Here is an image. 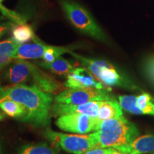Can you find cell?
Returning <instances> with one entry per match:
<instances>
[{"label": "cell", "mask_w": 154, "mask_h": 154, "mask_svg": "<svg viewBox=\"0 0 154 154\" xmlns=\"http://www.w3.org/2000/svg\"><path fill=\"white\" fill-rule=\"evenodd\" d=\"M0 97L9 98L24 106L29 112L25 122L38 127L49 125L52 94L46 93L35 86L17 84L7 86L0 92Z\"/></svg>", "instance_id": "1"}, {"label": "cell", "mask_w": 154, "mask_h": 154, "mask_svg": "<svg viewBox=\"0 0 154 154\" xmlns=\"http://www.w3.org/2000/svg\"><path fill=\"white\" fill-rule=\"evenodd\" d=\"M99 148L117 147L132 143L139 136V131L126 118L102 121L96 131Z\"/></svg>", "instance_id": "2"}, {"label": "cell", "mask_w": 154, "mask_h": 154, "mask_svg": "<svg viewBox=\"0 0 154 154\" xmlns=\"http://www.w3.org/2000/svg\"><path fill=\"white\" fill-rule=\"evenodd\" d=\"M59 1L66 18L76 29L101 42H108L104 32L84 7L73 0Z\"/></svg>", "instance_id": "3"}, {"label": "cell", "mask_w": 154, "mask_h": 154, "mask_svg": "<svg viewBox=\"0 0 154 154\" xmlns=\"http://www.w3.org/2000/svg\"><path fill=\"white\" fill-rule=\"evenodd\" d=\"M69 54L79 61L82 65L91 72L98 80L107 87L122 86L128 88H136L129 81L126 80L121 75L115 66L109 61L83 57L73 51Z\"/></svg>", "instance_id": "4"}, {"label": "cell", "mask_w": 154, "mask_h": 154, "mask_svg": "<svg viewBox=\"0 0 154 154\" xmlns=\"http://www.w3.org/2000/svg\"><path fill=\"white\" fill-rule=\"evenodd\" d=\"M45 136L54 148H61L71 153L84 154L89 150L99 148L95 132L90 134H66L47 128Z\"/></svg>", "instance_id": "5"}, {"label": "cell", "mask_w": 154, "mask_h": 154, "mask_svg": "<svg viewBox=\"0 0 154 154\" xmlns=\"http://www.w3.org/2000/svg\"><path fill=\"white\" fill-rule=\"evenodd\" d=\"M109 100H115L111 91L94 88H69L58 94L54 98L55 102L57 103L76 105Z\"/></svg>", "instance_id": "6"}, {"label": "cell", "mask_w": 154, "mask_h": 154, "mask_svg": "<svg viewBox=\"0 0 154 154\" xmlns=\"http://www.w3.org/2000/svg\"><path fill=\"white\" fill-rule=\"evenodd\" d=\"M101 121L98 117H92L82 113H69L59 116L56 125L64 131L77 134H87L96 131Z\"/></svg>", "instance_id": "7"}, {"label": "cell", "mask_w": 154, "mask_h": 154, "mask_svg": "<svg viewBox=\"0 0 154 154\" xmlns=\"http://www.w3.org/2000/svg\"><path fill=\"white\" fill-rule=\"evenodd\" d=\"M63 84L65 87L69 88H94L111 91V88L102 84L84 66L73 69L72 72L66 76V80Z\"/></svg>", "instance_id": "8"}, {"label": "cell", "mask_w": 154, "mask_h": 154, "mask_svg": "<svg viewBox=\"0 0 154 154\" xmlns=\"http://www.w3.org/2000/svg\"><path fill=\"white\" fill-rule=\"evenodd\" d=\"M101 101H91L84 104H66L56 103L51 106V113L55 117L69 113H82L92 117H98Z\"/></svg>", "instance_id": "9"}, {"label": "cell", "mask_w": 154, "mask_h": 154, "mask_svg": "<svg viewBox=\"0 0 154 154\" xmlns=\"http://www.w3.org/2000/svg\"><path fill=\"white\" fill-rule=\"evenodd\" d=\"M33 64L24 59L14 60L4 73V80L11 84H24L29 82Z\"/></svg>", "instance_id": "10"}, {"label": "cell", "mask_w": 154, "mask_h": 154, "mask_svg": "<svg viewBox=\"0 0 154 154\" xmlns=\"http://www.w3.org/2000/svg\"><path fill=\"white\" fill-rule=\"evenodd\" d=\"M124 154L154 153V134H148L136 138L126 146L115 147Z\"/></svg>", "instance_id": "11"}, {"label": "cell", "mask_w": 154, "mask_h": 154, "mask_svg": "<svg viewBox=\"0 0 154 154\" xmlns=\"http://www.w3.org/2000/svg\"><path fill=\"white\" fill-rule=\"evenodd\" d=\"M51 45L36 41L34 43L19 44L13 56L14 60L17 59H42L44 53Z\"/></svg>", "instance_id": "12"}, {"label": "cell", "mask_w": 154, "mask_h": 154, "mask_svg": "<svg viewBox=\"0 0 154 154\" xmlns=\"http://www.w3.org/2000/svg\"><path fill=\"white\" fill-rule=\"evenodd\" d=\"M0 109L6 115L22 121H24L29 113L24 105L9 98L0 97Z\"/></svg>", "instance_id": "13"}, {"label": "cell", "mask_w": 154, "mask_h": 154, "mask_svg": "<svg viewBox=\"0 0 154 154\" xmlns=\"http://www.w3.org/2000/svg\"><path fill=\"white\" fill-rule=\"evenodd\" d=\"M122 108L116 100H109L101 102L98 119L104 121L111 119H124Z\"/></svg>", "instance_id": "14"}, {"label": "cell", "mask_w": 154, "mask_h": 154, "mask_svg": "<svg viewBox=\"0 0 154 154\" xmlns=\"http://www.w3.org/2000/svg\"><path fill=\"white\" fill-rule=\"evenodd\" d=\"M37 65L41 66L42 68L50 70L56 74L66 76L70 74L73 69L75 68L70 61L61 57V56L51 63H47L43 61L42 62L37 63Z\"/></svg>", "instance_id": "15"}, {"label": "cell", "mask_w": 154, "mask_h": 154, "mask_svg": "<svg viewBox=\"0 0 154 154\" xmlns=\"http://www.w3.org/2000/svg\"><path fill=\"white\" fill-rule=\"evenodd\" d=\"M19 45L12 38L0 42V70L14 61L13 56Z\"/></svg>", "instance_id": "16"}, {"label": "cell", "mask_w": 154, "mask_h": 154, "mask_svg": "<svg viewBox=\"0 0 154 154\" xmlns=\"http://www.w3.org/2000/svg\"><path fill=\"white\" fill-rule=\"evenodd\" d=\"M11 30H12L11 38L19 44H25L31 40H34V42L38 40V38L34 34L33 29L29 24L21 23L14 26Z\"/></svg>", "instance_id": "17"}, {"label": "cell", "mask_w": 154, "mask_h": 154, "mask_svg": "<svg viewBox=\"0 0 154 154\" xmlns=\"http://www.w3.org/2000/svg\"><path fill=\"white\" fill-rule=\"evenodd\" d=\"M18 154H59L55 148L46 143H30L22 146Z\"/></svg>", "instance_id": "18"}, {"label": "cell", "mask_w": 154, "mask_h": 154, "mask_svg": "<svg viewBox=\"0 0 154 154\" xmlns=\"http://www.w3.org/2000/svg\"><path fill=\"white\" fill-rule=\"evenodd\" d=\"M119 103L122 109L133 114H143L142 111L136 104L137 96L133 95H124L119 96Z\"/></svg>", "instance_id": "19"}, {"label": "cell", "mask_w": 154, "mask_h": 154, "mask_svg": "<svg viewBox=\"0 0 154 154\" xmlns=\"http://www.w3.org/2000/svg\"><path fill=\"white\" fill-rule=\"evenodd\" d=\"M136 104L143 114L154 115L153 99L149 94L143 93L137 96Z\"/></svg>", "instance_id": "20"}, {"label": "cell", "mask_w": 154, "mask_h": 154, "mask_svg": "<svg viewBox=\"0 0 154 154\" xmlns=\"http://www.w3.org/2000/svg\"><path fill=\"white\" fill-rule=\"evenodd\" d=\"M144 70L149 79L154 84V55L146 59L144 64Z\"/></svg>", "instance_id": "21"}, {"label": "cell", "mask_w": 154, "mask_h": 154, "mask_svg": "<svg viewBox=\"0 0 154 154\" xmlns=\"http://www.w3.org/2000/svg\"><path fill=\"white\" fill-rule=\"evenodd\" d=\"M13 27H14V24L11 22L2 23L0 24V38L5 35L9 30L12 29Z\"/></svg>", "instance_id": "22"}, {"label": "cell", "mask_w": 154, "mask_h": 154, "mask_svg": "<svg viewBox=\"0 0 154 154\" xmlns=\"http://www.w3.org/2000/svg\"><path fill=\"white\" fill-rule=\"evenodd\" d=\"M84 154H105L104 148H95L86 151Z\"/></svg>", "instance_id": "23"}, {"label": "cell", "mask_w": 154, "mask_h": 154, "mask_svg": "<svg viewBox=\"0 0 154 154\" xmlns=\"http://www.w3.org/2000/svg\"><path fill=\"white\" fill-rule=\"evenodd\" d=\"M105 154H124L122 152L119 151L118 149H115L113 147L104 148Z\"/></svg>", "instance_id": "24"}, {"label": "cell", "mask_w": 154, "mask_h": 154, "mask_svg": "<svg viewBox=\"0 0 154 154\" xmlns=\"http://www.w3.org/2000/svg\"><path fill=\"white\" fill-rule=\"evenodd\" d=\"M5 113H2L1 111H0V121H2L3 119H5Z\"/></svg>", "instance_id": "25"}, {"label": "cell", "mask_w": 154, "mask_h": 154, "mask_svg": "<svg viewBox=\"0 0 154 154\" xmlns=\"http://www.w3.org/2000/svg\"><path fill=\"white\" fill-rule=\"evenodd\" d=\"M7 87V86H0V92L2 91L3 90H5Z\"/></svg>", "instance_id": "26"}, {"label": "cell", "mask_w": 154, "mask_h": 154, "mask_svg": "<svg viewBox=\"0 0 154 154\" xmlns=\"http://www.w3.org/2000/svg\"><path fill=\"white\" fill-rule=\"evenodd\" d=\"M0 154H3V149L1 143H0Z\"/></svg>", "instance_id": "27"}, {"label": "cell", "mask_w": 154, "mask_h": 154, "mask_svg": "<svg viewBox=\"0 0 154 154\" xmlns=\"http://www.w3.org/2000/svg\"><path fill=\"white\" fill-rule=\"evenodd\" d=\"M0 1H1V2H2V1H3V0H0Z\"/></svg>", "instance_id": "28"}, {"label": "cell", "mask_w": 154, "mask_h": 154, "mask_svg": "<svg viewBox=\"0 0 154 154\" xmlns=\"http://www.w3.org/2000/svg\"><path fill=\"white\" fill-rule=\"evenodd\" d=\"M153 99V101H154V99Z\"/></svg>", "instance_id": "29"}, {"label": "cell", "mask_w": 154, "mask_h": 154, "mask_svg": "<svg viewBox=\"0 0 154 154\" xmlns=\"http://www.w3.org/2000/svg\"><path fill=\"white\" fill-rule=\"evenodd\" d=\"M153 154H154V153H153Z\"/></svg>", "instance_id": "30"}]
</instances>
